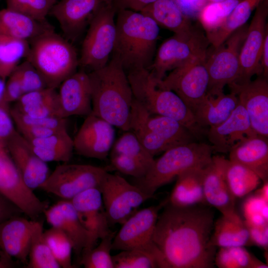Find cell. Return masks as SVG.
<instances>
[{"label": "cell", "mask_w": 268, "mask_h": 268, "mask_svg": "<svg viewBox=\"0 0 268 268\" xmlns=\"http://www.w3.org/2000/svg\"><path fill=\"white\" fill-rule=\"evenodd\" d=\"M159 213L152 240L169 268L214 267L210 239L214 213L203 204L178 207L168 202Z\"/></svg>", "instance_id": "1"}, {"label": "cell", "mask_w": 268, "mask_h": 268, "mask_svg": "<svg viewBox=\"0 0 268 268\" xmlns=\"http://www.w3.org/2000/svg\"><path fill=\"white\" fill-rule=\"evenodd\" d=\"M91 92V114L124 131H129L134 99L127 74L112 56L104 67L88 73Z\"/></svg>", "instance_id": "2"}, {"label": "cell", "mask_w": 268, "mask_h": 268, "mask_svg": "<svg viewBox=\"0 0 268 268\" xmlns=\"http://www.w3.org/2000/svg\"><path fill=\"white\" fill-rule=\"evenodd\" d=\"M117 12L112 56L119 60L127 73L148 69L155 55L159 26L140 12L130 9Z\"/></svg>", "instance_id": "3"}, {"label": "cell", "mask_w": 268, "mask_h": 268, "mask_svg": "<svg viewBox=\"0 0 268 268\" xmlns=\"http://www.w3.org/2000/svg\"><path fill=\"white\" fill-rule=\"evenodd\" d=\"M127 74L134 98L148 112L175 120L197 138L206 134L183 100L173 91L160 86L149 70L143 68Z\"/></svg>", "instance_id": "4"}, {"label": "cell", "mask_w": 268, "mask_h": 268, "mask_svg": "<svg viewBox=\"0 0 268 268\" xmlns=\"http://www.w3.org/2000/svg\"><path fill=\"white\" fill-rule=\"evenodd\" d=\"M29 42L30 49L26 60L39 71L48 87L57 89L64 80L77 71L79 58L75 48L54 28Z\"/></svg>", "instance_id": "5"}, {"label": "cell", "mask_w": 268, "mask_h": 268, "mask_svg": "<svg viewBox=\"0 0 268 268\" xmlns=\"http://www.w3.org/2000/svg\"><path fill=\"white\" fill-rule=\"evenodd\" d=\"M213 152L211 145L195 141L171 148L154 160L143 177L135 179L134 185L153 198L159 188L183 172L206 167L211 161Z\"/></svg>", "instance_id": "6"}, {"label": "cell", "mask_w": 268, "mask_h": 268, "mask_svg": "<svg viewBox=\"0 0 268 268\" xmlns=\"http://www.w3.org/2000/svg\"><path fill=\"white\" fill-rule=\"evenodd\" d=\"M153 157L173 147L195 141L194 135L173 119L148 112L134 98L130 129Z\"/></svg>", "instance_id": "7"}, {"label": "cell", "mask_w": 268, "mask_h": 268, "mask_svg": "<svg viewBox=\"0 0 268 268\" xmlns=\"http://www.w3.org/2000/svg\"><path fill=\"white\" fill-rule=\"evenodd\" d=\"M209 45L206 35L193 25L188 31L174 34L165 40L155 53L148 69L157 79L162 80L167 72L205 57Z\"/></svg>", "instance_id": "8"}, {"label": "cell", "mask_w": 268, "mask_h": 268, "mask_svg": "<svg viewBox=\"0 0 268 268\" xmlns=\"http://www.w3.org/2000/svg\"><path fill=\"white\" fill-rule=\"evenodd\" d=\"M116 12L113 3H104L95 14L82 44L79 66L93 71L108 63L115 45Z\"/></svg>", "instance_id": "9"}, {"label": "cell", "mask_w": 268, "mask_h": 268, "mask_svg": "<svg viewBox=\"0 0 268 268\" xmlns=\"http://www.w3.org/2000/svg\"><path fill=\"white\" fill-rule=\"evenodd\" d=\"M168 198L157 205L137 210L125 222L113 240L112 250H135L156 259L163 268H169L162 254L152 240L159 213L168 202Z\"/></svg>", "instance_id": "10"}, {"label": "cell", "mask_w": 268, "mask_h": 268, "mask_svg": "<svg viewBox=\"0 0 268 268\" xmlns=\"http://www.w3.org/2000/svg\"><path fill=\"white\" fill-rule=\"evenodd\" d=\"M248 26L244 25L235 30L218 47L208 49L205 58L209 78L207 94L215 96L222 93L226 85L237 79L239 54Z\"/></svg>", "instance_id": "11"}, {"label": "cell", "mask_w": 268, "mask_h": 268, "mask_svg": "<svg viewBox=\"0 0 268 268\" xmlns=\"http://www.w3.org/2000/svg\"><path fill=\"white\" fill-rule=\"evenodd\" d=\"M99 190L110 224H122L150 196L120 175L105 173Z\"/></svg>", "instance_id": "12"}, {"label": "cell", "mask_w": 268, "mask_h": 268, "mask_svg": "<svg viewBox=\"0 0 268 268\" xmlns=\"http://www.w3.org/2000/svg\"><path fill=\"white\" fill-rule=\"evenodd\" d=\"M67 163L57 166L40 188L68 201L89 189H99L105 168Z\"/></svg>", "instance_id": "13"}, {"label": "cell", "mask_w": 268, "mask_h": 268, "mask_svg": "<svg viewBox=\"0 0 268 268\" xmlns=\"http://www.w3.org/2000/svg\"><path fill=\"white\" fill-rule=\"evenodd\" d=\"M203 57L174 69L162 80L160 86L173 91L193 112L207 95L208 74Z\"/></svg>", "instance_id": "14"}, {"label": "cell", "mask_w": 268, "mask_h": 268, "mask_svg": "<svg viewBox=\"0 0 268 268\" xmlns=\"http://www.w3.org/2000/svg\"><path fill=\"white\" fill-rule=\"evenodd\" d=\"M0 195L32 220L48 207L26 185L7 148L0 149Z\"/></svg>", "instance_id": "15"}, {"label": "cell", "mask_w": 268, "mask_h": 268, "mask_svg": "<svg viewBox=\"0 0 268 268\" xmlns=\"http://www.w3.org/2000/svg\"><path fill=\"white\" fill-rule=\"evenodd\" d=\"M268 0H263L256 8L248 26L239 54V75L234 83H245L251 81L254 75H262L261 56L264 39L268 32Z\"/></svg>", "instance_id": "16"}, {"label": "cell", "mask_w": 268, "mask_h": 268, "mask_svg": "<svg viewBox=\"0 0 268 268\" xmlns=\"http://www.w3.org/2000/svg\"><path fill=\"white\" fill-rule=\"evenodd\" d=\"M114 126L90 114L86 117L73 138L74 150L88 158L105 160L115 142Z\"/></svg>", "instance_id": "17"}, {"label": "cell", "mask_w": 268, "mask_h": 268, "mask_svg": "<svg viewBox=\"0 0 268 268\" xmlns=\"http://www.w3.org/2000/svg\"><path fill=\"white\" fill-rule=\"evenodd\" d=\"M228 85L246 110L254 132L268 137V78L260 75L245 83Z\"/></svg>", "instance_id": "18"}, {"label": "cell", "mask_w": 268, "mask_h": 268, "mask_svg": "<svg viewBox=\"0 0 268 268\" xmlns=\"http://www.w3.org/2000/svg\"><path fill=\"white\" fill-rule=\"evenodd\" d=\"M47 222L61 230L70 241L75 254H82L94 247L91 234L82 225L71 201L62 200L44 211Z\"/></svg>", "instance_id": "19"}, {"label": "cell", "mask_w": 268, "mask_h": 268, "mask_svg": "<svg viewBox=\"0 0 268 268\" xmlns=\"http://www.w3.org/2000/svg\"><path fill=\"white\" fill-rule=\"evenodd\" d=\"M104 3L103 0H60L50 14L59 22L65 38L72 43L79 38Z\"/></svg>", "instance_id": "20"}, {"label": "cell", "mask_w": 268, "mask_h": 268, "mask_svg": "<svg viewBox=\"0 0 268 268\" xmlns=\"http://www.w3.org/2000/svg\"><path fill=\"white\" fill-rule=\"evenodd\" d=\"M228 159L221 155H212L204 168L203 189L206 204L229 217L239 216L235 209V198L230 191L225 177Z\"/></svg>", "instance_id": "21"}, {"label": "cell", "mask_w": 268, "mask_h": 268, "mask_svg": "<svg viewBox=\"0 0 268 268\" xmlns=\"http://www.w3.org/2000/svg\"><path fill=\"white\" fill-rule=\"evenodd\" d=\"M58 88L60 117H86L91 113V92L87 73L83 70L75 72L64 80Z\"/></svg>", "instance_id": "22"}, {"label": "cell", "mask_w": 268, "mask_h": 268, "mask_svg": "<svg viewBox=\"0 0 268 268\" xmlns=\"http://www.w3.org/2000/svg\"><path fill=\"white\" fill-rule=\"evenodd\" d=\"M256 134L239 103L226 120L209 127L206 134L213 151L219 153L229 152L236 145Z\"/></svg>", "instance_id": "23"}, {"label": "cell", "mask_w": 268, "mask_h": 268, "mask_svg": "<svg viewBox=\"0 0 268 268\" xmlns=\"http://www.w3.org/2000/svg\"><path fill=\"white\" fill-rule=\"evenodd\" d=\"M6 148L26 185L32 190L40 188L50 175L47 162L33 152L17 130L9 139Z\"/></svg>", "instance_id": "24"}, {"label": "cell", "mask_w": 268, "mask_h": 268, "mask_svg": "<svg viewBox=\"0 0 268 268\" xmlns=\"http://www.w3.org/2000/svg\"><path fill=\"white\" fill-rule=\"evenodd\" d=\"M70 201L81 223L91 233L95 247L98 239L111 231L100 190L96 188L89 189Z\"/></svg>", "instance_id": "25"}, {"label": "cell", "mask_w": 268, "mask_h": 268, "mask_svg": "<svg viewBox=\"0 0 268 268\" xmlns=\"http://www.w3.org/2000/svg\"><path fill=\"white\" fill-rule=\"evenodd\" d=\"M33 220L20 216L0 223V249L11 258L27 264Z\"/></svg>", "instance_id": "26"}, {"label": "cell", "mask_w": 268, "mask_h": 268, "mask_svg": "<svg viewBox=\"0 0 268 268\" xmlns=\"http://www.w3.org/2000/svg\"><path fill=\"white\" fill-rule=\"evenodd\" d=\"M268 138L256 134L236 145L229 152V160L248 168L263 182L268 180Z\"/></svg>", "instance_id": "27"}, {"label": "cell", "mask_w": 268, "mask_h": 268, "mask_svg": "<svg viewBox=\"0 0 268 268\" xmlns=\"http://www.w3.org/2000/svg\"><path fill=\"white\" fill-rule=\"evenodd\" d=\"M205 167L190 169L179 175L168 202L182 207L205 204L203 189Z\"/></svg>", "instance_id": "28"}, {"label": "cell", "mask_w": 268, "mask_h": 268, "mask_svg": "<svg viewBox=\"0 0 268 268\" xmlns=\"http://www.w3.org/2000/svg\"><path fill=\"white\" fill-rule=\"evenodd\" d=\"M238 104L237 96L232 92L227 94L222 92L215 96L207 94L193 114L198 123L205 129L224 122Z\"/></svg>", "instance_id": "29"}, {"label": "cell", "mask_w": 268, "mask_h": 268, "mask_svg": "<svg viewBox=\"0 0 268 268\" xmlns=\"http://www.w3.org/2000/svg\"><path fill=\"white\" fill-rule=\"evenodd\" d=\"M26 141L33 152L46 162H68L74 151L73 138L67 129L47 136Z\"/></svg>", "instance_id": "30"}, {"label": "cell", "mask_w": 268, "mask_h": 268, "mask_svg": "<svg viewBox=\"0 0 268 268\" xmlns=\"http://www.w3.org/2000/svg\"><path fill=\"white\" fill-rule=\"evenodd\" d=\"M52 28L46 21H39L7 8L0 10V35L29 41Z\"/></svg>", "instance_id": "31"}, {"label": "cell", "mask_w": 268, "mask_h": 268, "mask_svg": "<svg viewBox=\"0 0 268 268\" xmlns=\"http://www.w3.org/2000/svg\"><path fill=\"white\" fill-rule=\"evenodd\" d=\"M210 242L212 246L219 248L252 245L247 227L240 216L222 215L214 222Z\"/></svg>", "instance_id": "32"}, {"label": "cell", "mask_w": 268, "mask_h": 268, "mask_svg": "<svg viewBox=\"0 0 268 268\" xmlns=\"http://www.w3.org/2000/svg\"><path fill=\"white\" fill-rule=\"evenodd\" d=\"M12 107L32 118L60 117L58 91L55 88L47 87L25 93Z\"/></svg>", "instance_id": "33"}, {"label": "cell", "mask_w": 268, "mask_h": 268, "mask_svg": "<svg viewBox=\"0 0 268 268\" xmlns=\"http://www.w3.org/2000/svg\"><path fill=\"white\" fill-rule=\"evenodd\" d=\"M140 12L174 34L186 32L193 26L172 0H156Z\"/></svg>", "instance_id": "34"}, {"label": "cell", "mask_w": 268, "mask_h": 268, "mask_svg": "<svg viewBox=\"0 0 268 268\" xmlns=\"http://www.w3.org/2000/svg\"><path fill=\"white\" fill-rule=\"evenodd\" d=\"M263 0H241L224 24L216 30L205 34L210 45L216 48L222 44L235 30L245 25L252 12Z\"/></svg>", "instance_id": "35"}, {"label": "cell", "mask_w": 268, "mask_h": 268, "mask_svg": "<svg viewBox=\"0 0 268 268\" xmlns=\"http://www.w3.org/2000/svg\"><path fill=\"white\" fill-rule=\"evenodd\" d=\"M28 41L0 35V75L7 77L29 54Z\"/></svg>", "instance_id": "36"}, {"label": "cell", "mask_w": 268, "mask_h": 268, "mask_svg": "<svg viewBox=\"0 0 268 268\" xmlns=\"http://www.w3.org/2000/svg\"><path fill=\"white\" fill-rule=\"evenodd\" d=\"M43 222L33 220L27 268H60L44 237Z\"/></svg>", "instance_id": "37"}, {"label": "cell", "mask_w": 268, "mask_h": 268, "mask_svg": "<svg viewBox=\"0 0 268 268\" xmlns=\"http://www.w3.org/2000/svg\"><path fill=\"white\" fill-rule=\"evenodd\" d=\"M225 177L228 187L235 198H242L255 190L262 180L248 168L228 159Z\"/></svg>", "instance_id": "38"}, {"label": "cell", "mask_w": 268, "mask_h": 268, "mask_svg": "<svg viewBox=\"0 0 268 268\" xmlns=\"http://www.w3.org/2000/svg\"><path fill=\"white\" fill-rule=\"evenodd\" d=\"M214 265L219 268H268L244 247L220 248L215 253Z\"/></svg>", "instance_id": "39"}, {"label": "cell", "mask_w": 268, "mask_h": 268, "mask_svg": "<svg viewBox=\"0 0 268 268\" xmlns=\"http://www.w3.org/2000/svg\"><path fill=\"white\" fill-rule=\"evenodd\" d=\"M241 0H224L207 3L197 17L205 33L213 31L222 26Z\"/></svg>", "instance_id": "40"}, {"label": "cell", "mask_w": 268, "mask_h": 268, "mask_svg": "<svg viewBox=\"0 0 268 268\" xmlns=\"http://www.w3.org/2000/svg\"><path fill=\"white\" fill-rule=\"evenodd\" d=\"M43 234L53 256L61 268H75L71 262L72 245L66 235L60 229L53 226L44 231Z\"/></svg>", "instance_id": "41"}, {"label": "cell", "mask_w": 268, "mask_h": 268, "mask_svg": "<svg viewBox=\"0 0 268 268\" xmlns=\"http://www.w3.org/2000/svg\"><path fill=\"white\" fill-rule=\"evenodd\" d=\"M122 154L137 159L149 167L154 159L131 131H126L114 143L110 155Z\"/></svg>", "instance_id": "42"}, {"label": "cell", "mask_w": 268, "mask_h": 268, "mask_svg": "<svg viewBox=\"0 0 268 268\" xmlns=\"http://www.w3.org/2000/svg\"><path fill=\"white\" fill-rule=\"evenodd\" d=\"M116 232L110 231L101 239L98 246L82 255L80 263L85 268H114L111 255Z\"/></svg>", "instance_id": "43"}, {"label": "cell", "mask_w": 268, "mask_h": 268, "mask_svg": "<svg viewBox=\"0 0 268 268\" xmlns=\"http://www.w3.org/2000/svg\"><path fill=\"white\" fill-rule=\"evenodd\" d=\"M57 0H6V8L39 21L46 18Z\"/></svg>", "instance_id": "44"}, {"label": "cell", "mask_w": 268, "mask_h": 268, "mask_svg": "<svg viewBox=\"0 0 268 268\" xmlns=\"http://www.w3.org/2000/svg\"><path fill=\"white\" fill-rule=\"evenodd\" d=\"M112 258L114 268H163L154 258L138 250L121 251Z\"/></svg>", "instance_id": "45"}, {"label": "cell", "mask_w": 268, "mask_h": 268, "mask_svg": "<svg viewBox=\"0 0 268 268\" xmlns=\"http://www.w3.org/2000/svg\"><path fill=\"white\" fill-rule=\"evenodd\" d=\"M10 112L15 125H22L55 131L67 129V119L57 116L32 118L18 111L13 107Z\"/></svg>", "instance_id": "46"}, {"label": "cell", "mask_w": 268, "mask_h": 268, "mask_svg": "<svg viewBox=\"0 0 268 268\" xmlns=\"http://www.w3.org/2000/svg\"><path fill=\"white\" fill-rule=\"evenodd\" d=\"M15 69L18 74L24 94L48 87L42 75L28 60L21 63Z\"/></svg>", "instance_id": "47"}, {"label": "cell", "mask_w": 268, "mask_h": 268, "mask_svg": "<svg viewBox=\"0 0 268 268\" xmlns=\"http://www.w3.org/2000/svg\"><path fill=\"white\" fill-rule=\"evenodd\" d=\"M112 166L120 172L135 179L143 177L149 167L140 161L122 154L110 155Z\"/></svg>", "instance_id": "48"}, {"label": "cell", "mask_w": 268, "mask_h": 268, "mask_svg": "<svg viewBox=\"0 0 268 268\" xmlns=\"http://www.w3.org/2000/svg\"><path fill=\"white\" fill-rule=\"evenodd\" d=\"M16 131L9 106L0 105V149L6 148L9 139Z\"/></svg>", "instance_id": "49"}, {"label": "cell", "mask_w": 268, "mask_h": 268, "mask_svg": "<svg viewBox=\"0 0 268 268\" xmlns=\"http://www.w3.org/2000/svg\"><path fill=\"white\" fill-rule=\"evenodd\" d=\"M243 211L244 217L261 214L268 220V201L256 194L245 200L243 205Z\"/></svg>", "instance_id": "50"}, {"label": "cell", "mask_w": 268, "mask_h": 268, "mask_svg": "<svg viewBox=\"0 0 268 268\" xmlns=\"http://www.w3.org/2000/svg\"><path fill=\"white\" fill-rule=\"evenodd\" d=\"M23 94L18 74L14 69L6 79L4 102L9 105L10 103L18 101Z\"/></svg>", "instance_id": "51"}, {"label": "cell", "mask_w": 268, "mask_h": 268, "mask_svg": "<svg viewBox=\"0 0 268 268\" xmlns=\"http://www.w3.org/2000/svg\"><path fill=\"white\" fill-rule=\"evenodd\" d=\"M188 19L198 17L202 8L209 2L206 0H172Z\"/></svg>", "instance_id": "52"}, {"label": "cell", "mask_w": 268, "mask_h": 268, "mask_svg": "<svg viewBox=\"0 0 268 268\" xmlns=\"http://www.w3.org/2000/svg\"><path fill=\"white\" fill-rule=\"evenodd\" d=\"M246 224V223H245ZM252 245L266 250L268 246V223L261 226L247 225Z\"/></svg>", "instance_id": "53"}, {"label": "cell", "mask_w": 268, "mask_h": 268, "mask_svg": "<svg viewBox=\"0 0 268 268\" xmlns=\"http://www.w3.org/2000/svg\"><path fill=\"white\" fill-rule=\"evenodd\" d=\"M155 0H114L113 4L117 11L121 9H130L140 12Z\"/></svg>", "instance_id": "54"}, {"label": "cell", "mask_w": 268, "mask_h": 268, "mask_svg": "<svg viewBox=\"0 0 268 268\" xmlns=\"http://www.w3.org/2000/svg\"><path fill=\"white\" fill-rule=\"evenodd\" d=\"M22 212L0 195V223L14 216H20Z\"/></svg>", "instance_id": "55"}, {"label": "cell", "mask_w": 268, "mask_h": 268, "mask_svg": "<svg viewBox=\"0 0 268 268\" xmlns=\"http://www.w3.org/2000/svg\"><path fill=\"white\" fill-rule=\"evenodd\" d=\"M261 66L262 76L267 78L268 76V32L267 33L263 44L261 56Z\"/></svg>", "instance_id": "56"}, {"label": "cell", "mask_w": 268, "mask_h": 268, "mask_svg": "<svg viewBox=\"0 0 268 268\" xmlns=\"http://www.w3.org/2000/svg\"><path fill=\"white\" fill-rule=\"evenodd\" d=\"M15 267L13 259L0 249V268H11Z\"/></svg>", "instance_id": "57"}, {"label": "cell", "mask_w": 268, "mask_h": 268, "mask_svg": "<svg viewBox=\"0 0 268 268\" xmlns=\"http://www.w3.org/2000/svg\"><path fill=\"white\" fill-rule=\"evenodd\" d=\"M266 201H268V182H263L262 187L258 190L257 193Z\"/></svg>", "instance_id": "58"}, {"label": "cell", "mask_w": 268, "mask_h": 268, "mask_svg": "<svg viewBox=\"0 0 268 268\" xmlns=\"http://www.w3.org/2000/svg\"><path fill=\"white\" fill-rule=\"evenodd\" d=\"M6 79L0 75V105H7L4 102V93Z\"/></svg>", "instance_id": "59"}, {"label": "cell", "mask_w": 268, "mask_h": 268, "mask_svg": "<svg viewBox=\"0 0 268 268\" xmlns=\"http://www.w3.org/2000/svg\"><path fill=\"white\" fill-rule=\"evenodd\" d=\"M114 0H103L105 3L110 4L113 3Z\"/></svg>", "instance_id": "60"}, {"label": "cell", "mask_w": 268, "mask_h": 268, "mask_svg": "<svg viewBox=\"0 0 268 268\" xmlns=\"http://www.w3.org/2000/svg\"><path fill=\"white\" fill-rule=\"evenodd\" d=\"M206 0L210 2H218V1H221L224 0Z\"/></svg>", "instance_id": "61"}]
</instances>
